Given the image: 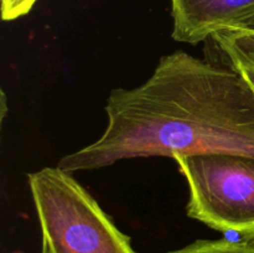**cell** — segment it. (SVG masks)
I'll return each mask as SVG.
<instances>
[{
	"label": "cell",
	"mask_w": 254,
	"mask_h": 253,
	"mask_svg": "<svg viewBox=\"0 0 254 253\" xmlns=\"http://www.w3.org/2000/svg\"><path fill=\"white\" fill-rule=\"evenodd\" d=\"M231 68H233V69H236V71L240 72V73L245 77L246 81L250 83V86L254 89V69L248 68V67H241V66H232Z\"/></svg>",
	"instance_id": "ba28073f"
},
{
	"label": "cell",
	"mask_w": 254,
	"mask_h": 253,
	"mask_svg": "<svg viewBox=\"0 0 254 253\" xmlns=\"http://www.w3.org/2000/svg\"><path fill=\"white\" fill-rule=\"evenodd\" d=\"M168 253H254V241L247 240H197Z\"/></svg>",
	"instance_id": "8992f818"
},
{
	"label": "cell",
	"mask_w": 254,
	"mask_h": 253,
	"mask_svg": "<svg viewBox=\"0 0 254 253\" xmlns=\"http://www.w3.org/2000/svg\"><path fill=\"white\" fill-rule=\"evenodd\" d=\"M253 32H254V31H253Z\"/></svg>",
	"instance_id": "30bf717a"
},
{
	"label": "cell",
	"mask_w": 254,
	"mask_h": 253,
	"mask_svg": "<svg viewBox=\"0 0 254 253\" xmlns=\"http://www.w3.org/2000/svg\"><path fill=\"white\" fill-rule=\"evenodd\" d=\"M41 253H51V252H50V250H49V248L46 247V246H45V245H42V250H41Z\"/></svg>",
	"instance_id": "9c48e42d"
},
{
	"label": "cell",
	"mask_w": 254,
	"mask_h": 253,
	"mask_svg": "<svg viewBox=\"0 0 254 253\" xmlns=\"http://www.w3.org/2000/svg\"><path fill=\"white\" fill-rule=\"evenodd\" d=\"M220 54L221 64L254 69V32L221 31L210 39Z\"/></svg>",
	"instance_id": "5b68a950"
},
{
	"label": "cell",
	"mask_w": 254,
	"mask_h": 253,
	"mask_svg": "<svg viewBox=\"0 0 254 253\" xmlns=\"http://www.w3.org/2000/svg\"><path fill=\"white\" fill-rule=\"evenodd\" d=\"M1 17L4 21H12L31 11L37 0H0Z\"/></svg>",
	"instance_id": "52a82bcc"
},
{
	"label": "cell",
	"mask_w": 254,
	"mask_h": 253,
	"mask_svg": "<svg viewBox=\"0 0 254 253\" xmlns=\"http://www.w3.org/2000/svg\"><path fill=\"white\" fill-rule=\"evenodd\" d=\"M103 134L64 156L67 173L148 156L254 158V89L236 69L185 51L165 55L144 83L109 93Z\"/></svg>",
	"instance_id": "6da1fadb"
},
{
	"label": "cell",
	"mask_w": 254,
	"mask_h": 253,
	"mask_svg": "<svg viewBox=\"0 0 254 253\" xmlns=\"http://www.w3.org/2000/svg\"><path fill=\"white\" fill-rule=\"evenodd\" d=\"M29 186L51 253H136L130 238L117 228L91 193L56 168L29 174Z\"/></svg>",
	"instance_id": "7a4b0ae2"
},
{
	"label": "cell",
	"mask_w": 254,
	"mask_h": 253,
	"mask_svg": "<svg viewBox=\"0 0 254 253\" xmlns=\"http://www.w3.org/2000/svg\"><path fill=\"white\" fill-rule=\"evenodd\" d=\"M171 37L183 44L208 41L221 31H254V0H170Z\"/></svg>",
	"instance_id": "277c9868"
},
{
	"label": "cell",
	"mask_w": 254,
	"mask_h": 253,
	"mask_svg": "<svg viewBox=\"0 0 254 253\" xmlns=\"http://www.w3.org/2000/svg\"><path fill=\"white\" fill-rule=\"evenodd\" d=\"M174 159L189 186V217L254 241L253 156L213 153Z\"/></svg>",
	"instance_id": "3957f363"
}]
</instances>
